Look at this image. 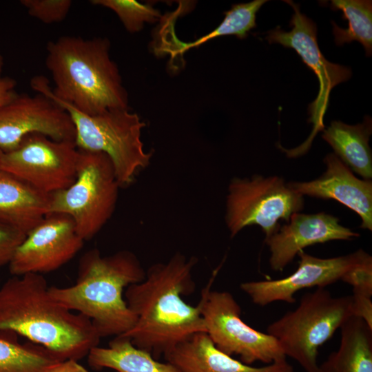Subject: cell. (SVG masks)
<instances>
[{"label":"cell","instance_id":"obj_1","mask_svg":"<svg viewBox=\"0 0 372 372\" xmlns=\"http://www.w3.org/2000/svg\"><path fill=\"white\" fill-rule=\"evenodd\" d=\"M196 257L176 253L165 262L152 265L140 282L129 285L124 296L136 318L121 335L136 347L160 355L198 332H206L199 306L183 299L195 288Z\"/></svg>","mask_w":372,"mask_h":372},{"label":"cell","instance_id":"obj_2","mask_svg":"<svg viewBox=\"0 0 372 372\" xmlns=\"http://www.w3.org/2000/svg\"><path fill=\"white\" fill-rule=\"evenodd\" d=\"M49 287L39 273L6 280L0 287V332L23 336L60 361L79 360L101 337L89 318L59 303Z\"/></svg>","mask_w":372,"mask_h":372},{"label":"cell","instance_id":"obj_3","mask_svg":"<svg viewBox=\"0 0 372 372\" xmlns=\"http://www.w3.org/2000/svg\"><path fill=\"white\" fill-rule=\"evenodd\" d=\"M145 273L130 251L103 256L97 249H92L81 256L74 285L52 286L49 291L59 303L89 318L101 338L116 337L135 324L136 318L123 292L129 285L141 282Z\"/></svg>","mask_w":372,"mask_h":372},{"label":"cell","instance_id":"obj_4","mask_svg":"<svg viewBox=\"0 0 372 372\" xmlns=\"http://www.w3.org/2000/svg\"><path fill=\"white\" fill-rule=\"evenodd\" d=\"M106 38L62 36L47 45L52 94L80 112L96 115L128 108V96Z\"/></svg>","mask_w":372,"mask_h":372},{"label":"cell","instance_id":"obj_5","mask_svg":"<svg viewBox=\"0 0 372 372\" xmlns=\"http://www.w3.org/2000/svg\"><path fill=\"white\" fill-rule=\"evenodd\" d=\"M30 86L69 114L75 127L74 143L78 149L103 152L109 156L121 187L130 185L149 165L153 152L144 149L141 133L146 124L137 114L129 109L111 110L96 115L84 114L56 97L48 79L42 75L32 78Z\"/></svg>","mask_w":372,"mask_h":372},{"label":"cell","instance_id":"obj_6","mask_svg":"<svg viewBox=\"0 0 372 372\" xmlns=\"http://www.w3.org/2000/svg\"><path fill=\"white\" fill-rule=\"evenodd\" d=\"M351 316V295L335 297L325 288H317L304 294L296 309L269 324L267 333L278 342L286 358L306 372H321L318 349Z\"/></svg>","mask_w":372,"mask_h":372},{"label":"cell","instance_id":"obj_7","mask_svg":"<svg viewBox=\"0 0 372 372\" xmlns=\"http://www.w3.org/2000/svg\"><path fill=\"white\" fill-rule=\"evenodd\" d=\"M79 151L75 180L50 194L49 214L69 216L85 241L98 234L113 215L121 187L106 154Z\"/></svg>","mask_w":372,"mask_h":372},{"label":"cell","instance_id":"obj_8","mask_svg":"<svg viewBox=\"0 0 372 372\" xmlns=\"http://www.w3.org/2000/svg\"><path fill=\"white\" fill-rule=\"evenodd\" d=\"M304 207V198L278 176L253 175L231 180L226 200L225 223L231 238L242 229L258 225L265 238L287 223Z\"/></svg>","mask_w":372,"mask_h":372},{"label":"cell","instance_id":"obj_9","mask_svg":"<svg viewBox=\"0 0 372 372\" xmlns=\"http://www.w3.org/2000/svg\"><path fill=\"white\" fill-rule=\"evenodd\" d=\"M210 282L202 291L198 306L205 331L223 353L238 355L244 364H266L286 360L278 342L268 333L253 329L240 317L241 309L231 293L211 291Z\"/></svg>","mask_w":372,"mask_h":372},{"label":"cell","instance_id":"obj_10","mask_svg":"<svg viewBox=\"0 0 372 372\" xmlns=\"http://www.w3.org/2000/svg\"><path fill=\"white\" fill-rule=\"evenodd\" d=\"M291 6L294 13L290 21L291 31L285 32L279 26L269 31L266 40L269 43H280L285 48L293 49L302 61L315 73L319 81L320 88L316 99L309 105V123L313 128L308 138L300 146L285 151L289 157H297L305 154L310 148L316 134L323 131L324 116L327 112L329 94L338 84L347 81L351 76L350 68L328 61L322 54L317 41L316 23L302 14L299 5L292 1H284Z\"/></svg>","mask_w":372,"mask_h":372},{"label":"cell","instance_id":"obj_11","mask_svg":"<svg viewBox=\"0 0 372 372\" xmlns=\"http://www.w3.org/2000/svg\"><path fill=\"white\" fill-rule=\"evenodd\" d=\"M79 151L73 141H56L38 133L18 147L0 153V169L45 194L64 189L75 180Z\"/></svg>","mask_w":372,"mask_h":372},{"label":"cell","instance_id":"obj_12","mask_svg":"<svg viewBox=\"0 0 372 372\" xmlns=\"http://www.w3.org/2000/svg\"><path fill=\"white\" fill-rule=\"evenodd\" d=\"M84 242L69 216L48 214L17 247L8 265L10 273L20 276L55 271L73 258Z\"/></svg>","mask_w":372,"mask_h":372},{"label":"cell","instance_id":"obj_13","mask_svg":"<svg viewBox=\"0 0 372 372\" xmlns=\"http://www.w3.org/2000/svg\"><path fill=\"white\" fill-rule=\"evenodd\" d=\"M38 133L56 141H75L69 114L47 96L18 94L0 106V151L16 149L26 136Z\"/></svg>","mask_w":372,"mask_h":372},{"label":"cell","instance_id":"obj_14","mask_svg":"<svg viewBox=\"0 0 372 372\" xmlns=\"http://www.w3.org/2000/svg\"><path fill=\"white\" fill-rule=\"evenodd\" d=\"M298 255V267L289 276L278 280L245 282L240 284V289L253 303L261 307L277 301L293 304L295 293L303 289L325 288L338 280L343 282L347 273L369 256L362 249L329 258H318L303 251Z\"/></svg>","mask_w":372,"mask_h":372},{"label":"cell","instance_id":"obj_15","mask_svg":"<svg viewBox=\"0 0 372 372\" xmlns=\"http://www.w3.org/2000/svg\"><path fill=\"white\" fill-rule=\"evenodd\" d=\"M359 236L341 225L339 219L332 215L296 213L265 242L270 251L271 269L281 271L307 247L331 240H351Z\"/></svg>","mask_w":372,"mask_h":372},{"label":"cell","instance_id":"obj_16","mask_svg":"<svg viewBox=\"0 0 372 372\" xmlns=\"http://www.w3.org/2000/svg\"><path fill=\"white\" fill-rule=\"evenodd\" d=\"M325 172L309 182H290L288 186L302 196L334 199L360 216V227L372 230V182L361 180L334 154H327Z\"/></svg>","mask_w":372,"mask_h":372},{"label":"cell","instance_id":"obj_17","mask_svg":"<svg viewBox=\"0 0 372 372\" xmlns=\"http://www.w3.org/2000/svg\"><path fill=\"white\" fill-rule=\"evenodd\" d=\"M178 372H292L287 360L256 367L233 358L220 349L206 332L193 334L164 354Z\"/></svg>","mask_w":372,"mask_h":372},{"label":"cell","instance_id":"obj_18","mask_svg":"<svg viewBox=\"0 0 372 372\" xmlns=\"http://www.w3.org/2000/svg\"><path fill=\"white\" fill-rule=\"evenodd\" d=\"M50 194L0 169V220L27 234L50 212Z\"/></svg>","mask_w":372,"mask_h":372},{"label":"cell","instance_id":"obj_19","mask_svg":"<svg viewBox=\"0 0 372 372\" xmlns=\"http://www.w3.org/2000/svg\"><path fill=\"white\" fill-rule=\"evenodd\" d=\"M340 329L339 347L320 365L321 372H372V328L351 316Z\"/></svg>","mask_w":372,"mask_h":372},{"label":"cell","instance_id":"obj_20","mask_svg":"<svg viewBox=\"0 0 372 372\" xmlns=\"http://www.w3.org/2000/svg\"><path fill=\"white\" fill-rule=\"evenodd\" d=\"M322 132V138L340 161L363 178L371 180L372 154L369 141L372 132L371 118L366 116L362 123L354 125L333 121Z\"/></svg>","mask_w":372,"mask_h":372},{"label":"cell","instance_id":"obj_21","mask_svg":"<svg viewBox=\"0 0 372 372\" xmlns=\"http://www.w3.org/2000/svg\"><path fill=\"white\" fill-rule=\"evenodd\" d=\"M89 365L95 369H111L116 372H178L169 362H161L153 355L135 347L130 340L116 336L108 346L93 347L87 355Z\"/></svg>","mask_w":372,"mask_h":372},{"label":"cell","instance_id":"obj_22","mask_svg":"<svg viewBox=\"0 0 372 372\" xmlns=\"http://www.w3.org/2000/svg\"><path fill=\"white\" fill-rule=\"evenodd\" d=\"M15 335L0 332V372H46L60 362L40 345L19 343Z\"/></svg>","mask_w":372,"mask_h":372},{"label":"cell","instance_id":"obj_23","mask_svg":"<svg viewBox=\"0 0 372 372\" xmlns=\"http://www.w3.org/2000/svg\"><path fill=\"white\" fill-rule=\"evenodd\" d=\"M267 1L254 0L233 5L229 10L225 12V18L221 23L207 34L190 43L180 42L175 37L170 45L162 46L159 51L176 55L221 36L235 35L239 39H244L251 29L256 27V13Z\"/></svg>","mask_w":372,"mask_h":372},{"label":"cell","instance_id":"obj_24","mask_svg":"<svg viewBox=\"0 0 372 372\" xmlns=\"http://www.w3.org/2000/svg\"><path fill=\"white\" fill-rule=\"evenodd\" d=\"M330 8L341 10L342 19L347 20L348 28H341L334 21L333 33L335 43L340 46L356 41L364 47L366 55L372 53V1L369 0H332Z\"/></svg>","mask_w":372,"mask_h":372},{"label":"cell","instance_id":"obj_25","mask_svg":"<svg viewBox=\"0 0 372 372\" xmlns=\"http://www.w3.org/2000/svg\"><path fill=\"white\" fill-rule=\"evenodd\" d=\"M90 3L113 10L130 32L142 30L144 23H154L161 17V12L152 3H142L134 0H92Z\"/></svg>","mask_w":372,"mask_h":372},{"label":"cell","instance_id":"obj_26","mask_svg":"<svg viewBox=\"0 0 372 372\" xmlns=\"http://www.w3.org/2000/svg\"><path fill=\"white\" fill-rule=\"evenodd\" d=\"M30 16L47 24L63 21L71 8L70 0H21Z\"/></svg>","mask_w":372,"mask_h":372},{"label":"cell","instance_id":"obj_27","mask_svg":"<svg viewBox=\"0 0 372 372\" xmlns=\"http://www.w3.org/2000/svg\"><path fill=\"white\" fill-rule=\"evenodd\" d=\"M26 234L0 220V267L8 265Z\"/></svg>","mask_w":372,"mask_h":372},{"label":"cell","instance_id":"obj_28","mask_svg":"<svg viewBox=\"0 0 372 372\" xmlns=\"http://www.w3.org/2000/svg\"><path fill=\"white\" fill-rule=\"evenodd\" d=\"M353 314L362 320L372 328V301L371 297L352 294Z\"/></svg>","mask_w":372,"mask_h":372},{"label":"cell","instance_id":"obj_29","mask_svg":"<svg viewBox=\"0 0 372 372\" xmlns=\"http://www.w3.org/2000/svg\"><path fill=\"white\" fill-rule=\"evenodd\" d=\"M16 81L10 77L4 76L0 80V106L12 100L17 94Z\"/></svg>","mask_w":372,"mask_h":372},{"label":"cell","instance_id":"obj_30","mask_svg":"<svg viewBox=\"0 0 372 372\" xmlns=\"http://www.w3.org/2000/svg\"><path fill=\"white\" fill-rule=\"evenodd\" d=\"M46 372H90L78 362V360L68 359L60 361L49 368Z\"/></svg>","mask_w":372,"mask_h":372},{"label":"cell","instance_id":"obj_31","mask_svg":"<svg viewBox=\"0 0 372 372\" xmlns=\"http://www.w3.org/2000/svg\"><path fill=\"white\" fill-rule=\"evenodd\" d=\"M3 58L0 52V80L3 77L1 76L2 71H3Z\"/></svg>","mask_w":372,"mask_h":372},{"label":"cell","instance_id":"obj_32","mask_svg":"<svg viewBox=\"0 0 372 372\" xmlns=\"http://www.w3.org/2000/svg\"><path fill=\"white\" fill-rule=\"evenodd\" d=\"M0 153H1V151H0Z\"/></svg>","mask_w":372,"mask_h":372},{"label":"cell","instance_id":"obj_33","mask_svg":"<svg viewBox=\"0 0 372 372\" xmlns=\"http://www.w3.org/2000/svg\"><path fill=\"white\" fill-rule=\"evenodd\" d=\"M292 372H293V371H292Z\"/></svg>","mask_w":372,"mask_h":372}]
</instances>
